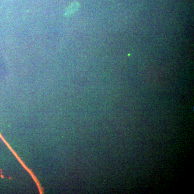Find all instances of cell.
<instances>
[{"mask_svg":"<svg viewBox=\"0 0 194 194\" xmlns=\"http://www.w3.org/2000/svg\"><path fill=\"white\" fill-rule=\"evenodd\" d=\"M78 7H79V4L77 3H75H75L72 4L70 8V10H69V14H72L73 13H75V11L78 9Z\"/></svg>","mask_w":194,"mask_h":194,"instance_id":"6da1fadb","label":"cell"}]
</instances>
